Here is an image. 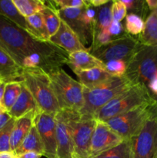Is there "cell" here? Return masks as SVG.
<instances>
[{"label": "cell", "mask_w": 157, "mask_h": 158, "mask_svg": "<svg viewBox=\"0 0 157 158\" xmlns=\"http://www.w3.org/2000/svg\"><path fill=\"white\" fill-rule=\"evenodd\" d=\"M49 2L57 10L67 8H82L87 6L86 2L83 0H53Z\"/></svg>", "instance_id": "obj_34"}, {"label": "cell", "mask_w": 157, "mask_h": 158, "mask_svg": "<svg viewBox=\"0 0 157 158\" xmlns=\"http://www.w3.org/2000/svg\"><path fill=\"white\" fill-rule=\"evenodd\" d=\"M137 38L143 45L157 47V18L152 12L146 19L144 30Z\"/></svg>", "instance_id": "obj_25"}, {"label": "cell", "mask_w": 157, "mask_h": 158, "mask_svg": "<svg viewBox=\"0 0 157 158\" xmlns=\"http://www.w3.org/2000/svg\"><path fill=\"white\" fill-rule=\"evenodd\" d=\"M55 117V115L39 110L34 120V125L38 131L44 148V156L47 158H57Z\"/></svg>", "instance_id": "obj_11"}, {"label": "cell", "mask_w": 157, "mask_h": 158, "mask_svg": "<svg viewBox=\"0 0 157 158\" xmlns=\"http://www.w3.org/2000/svg\"><path fill=\"white\" fill-rule=\"evenodd\" d=\"M0 46L22 66L23 60L34 53L66 55V51L49 42L33 38L7 19L0 15Z\"/></svg>", "instance_id": "obj_1"}, {"label": "cell", "mask_w": 157, "mask_h": 158, "mask_svg": "<svg viewBox=\"0 0 157 158\" xmlns=\"http://www.w3.org/2000/svg\"><path fill=\"white\" fill-rule=\"evenodd\" d=\"M66 64L71 68L73 72L79 70L100 68L106 69L105 63L94 56L88 51H77L69 54Z\"/></svg>", "instance_id": "obj_18"}, {"label": "cell", "mask_w": 157, "mask_h": 158, "mask_svg": "<svg viewBox=\"0 0 157 158\" xmlns=\"http://www.w3.org/2000/svg\"><path fill=\"white\" fill-rule=\"evenodd\" d=\"M42 154L35 152H26L17 156V158H41Z\"/></svg>", "instance_id": "obj_40"}, {"label": "cell", "mask_w": 157, "mask_h": 158, "mask_svg": "<svg viewBox=\"0 0 157 158\" xmlns=\"http://www.w3.org/2000/svg\"><path fill=\"white\" fill-rule=\"evenodd\" d=\"M93 158H134L131 140H124L115 148H111Z\"/></svg>", "instance_id": "obj_28"}, {"label": "cell", "mask_w": 157, "mask_h": 158, "mask_svg": "<svg viewBox=\"0 0 157 158\" xmlns=\"http://www.w3.org/2000/svg\"><path fill=\"white\" fill-rule=\"evenodd\" d=\"M5 86H6V83H0V106H1V104H2V101L3 95H4Z\"/></svg>", "instance_id": "obj_43"}, {"label": "cell", "mask_w": 157, "mask_h": 158, "mask_svg": "<svg viewBox=\"0 0 157 158\" xmlns=\"http://www.w3.org/2000/svg\"><path fill=\"white\" fill-rule=\"evenodd\" d=\"M0 83H1V82H0Z\"/></svg>", "instance_id": "obj_48"}, {"label": "cell", "mask_w": 157, "mask_h": 158, "mask_svg": "<svg viewBox=\"0 0 157 158\" xmlns=\"http://www.w3.org/2000/svg\"><path fill=\"white\" fill-rule=\"evenodd\" d=\"M32 110H40L38 109L36 102L30 91L22 81L21 93L8 114L12 118L17 120Z\"/></svg>", "instance_id": "obj_19"}, {"label": "cell", "mask_w": 157, "mask_h": 158, "mask_svg": "<svg viewBox=\"0 0 157 158\" xmlns=\"http://www.w3.org/2000/svg\"><path fill=\"white\" fill-rule=\"evenodd\" d=\"M84 7L67 8L57 10L60 19L66 23L78 37L83 46L92 43V29L83 20Z\"/></svg>", "instance_id": "obj_14"}, {"label": "cell", "mask_w": 157, "mask_h": 158, "mask_svg": "<svg viewBox=\"0 0 157 158\" xmlns=\"http://www.w3.org/2000/svg\"><path fill=\"white\" fill-rule=\"evenodd\" d=\"M57 140V158H72L73 134L81 118L78 111L61 109L55 117Z\"/></svg>", "instance_id": "obj_7"}, {"label": "cell", "mask_w": 157, "mask_h": 158, "mask_svg": "<svg viewBox=\"0 0 157 158\" xmlns=\"http://www.w3.org/2000/svg\"><path fill=\"white\" fill-rule=\"evenodd\" d=\"M18 12L25 17L39 12L46 7L45 1L40 0H12Z\"/></svg>", "instance_id": "obj_29"}, {"label": "cell", "mask_w": 157, "mask_h": 158, "mask_svg": "<svg viewBox=\"0 0 157 158\" xmlns=\"http://www.w3.org/2000/svg\"><path fill=\"white\" fill-rule=\"evenodd\" d=\"M26 19L28 26V32L33 38L40 41H49L50 37L48 33L47 29L45 25L44 19L41 12H37Z\"/></svg>", "instance_id": "obj_23"}, {"label": "cell", "mask_w": 157, "mask_h": 158, "mask_svg": "<svg viewBox=\"0 0 157 158\" xmlns=\"http://www.w3.org/2000/svg\"><path fill=\"white\" fill-rule=\"evenodd\" d=\"M152 100H153V103H154V104H155V106H157V98L152 99Z\"/></svg>", "instance_id": "obj_45"}, {"label": "cell", "mask_w": 157, "mask_h": 158, "mask_svg": "<svg viewBox=\"0 0 157 158\" xmlns=\"http://www.w3.org/2000/svg\"><path fill=\"white\" fill-rule=\"evenodd\" d=\"M126 12H127V9L122 0L112 1V14L113 20L117 22H122L126 18Z\"/></svg>", "instance_id": "obj_35"}, {"label": "cell", "mask_w": 157, "mask_h": 158, "mask_svg": "<svg viewBox=\"0 0 157 158\" xmlns=\"http://www.w3.org/2000/svg\"><path fill=\"white\" fill-rule=\"evenodd\" d=\"M106 70L112 77H121L125 76L126 64L123 60H111L105 63Z\"/></svg>", "instance_id": "obj_33"}, {"label": "cell", "mask_w": 157, "mask_h": 158, "mask_svg": "<svg viewBox=\"0 0 157 158\" xmlns=\"http://www.w3.org/2000/svg\"><path fill=\"white\" fill-rule=\"evenodd\" d=\"M22 81L10 82L6 83L3 95L2 101V107L6 112H9L18 99L20 93H21Z\"/></svg>", "instance_id": "obj_27"}, {"label": "cell", "mask_w": 157, "mask_h": 158, "mask_svg": "<svg viewBox=\"0 0 157 158\" xmlns=\"http://www.w3.org/2000/svg\"><path fill=\"white\" fill-rule=\"evenodd\" d=\"M134 158H155L157 156V106L152 102L151 114L141 131L130 139Z\"/></svg>", "instance_id": "obj_10"}, {"label": "cell", "mask_w": 157, "mask_h": 158, "mask_svg": "<svg viewBox=\"0 0 157 158\" xmlns=\"http://www.w3.org/2000/svg\"><path fill=\"white\" fill-rule=\"evenodd\" d=\"M151 12H152V13H153L154 15H155V17H156V18H157V7L155 8V9H154V10H152Z\"/></svg>", "instance_id": "obj_44"}, {"label": "cell", "mask_w": 157, "mask_h": 158, "mask_svg": "<svg viewBox=\"0 0 157 158\" xmlns=\"http://www.w3.org/2000/svg\"><path fill=\"white\" fill-rule=\"evenodd\" d=\"M145 28V22L143 19L135 14L129 13L126 16L125 31L129 35H139Z\"/></svg>", "instance_id": "obj_30"}, {"label": "cell", "mask_w": 157, "mask_h": 158, "mask_svg": "<svg viewBox=\"0 0 157 158\" xmlns=\"http://www.w3.org/2000/svg\"><path fill=\"white\" fill-rule=\"evenodd\" d=\"M123 4L126 6V9L131 11L130 13L135 14L139 15L143 19V18H146L149 16L147 15L148 11L149 10L146 1H132V0H126V1H122Z\"/></svg>", "instance_id": "obj_32"}, {"label": "cell", "mask_w": 157, "mask_h": 158, "mask_svg": "<svg viewBox=\"0 0 157 158\" xmlns=\"http://www.w3.org/2000/svg\"><path fill=\"white\" fill-rule=\"evenodd\" d=\"M147 89L152 99L157 98V73L149 82Z\"/></svg>", "instance_id": "obj_37"}, {"label": "cell", "mask_w": 157, "mask_h": 158, "mask_svg": "<svg viewBox=\"0 0 157 158\" xmlns=\"http://www.w3.org/2000/svg\"><path fill=\"white\" fill-rule=\"evenodd\" d=\"M15 121V119L12 118L6 123V126L0 130V152L12 151L10 139Z\"/></svg>", "instance_id": "obj_31"}, {"label": "cell", "mask_w": 157, "mask_h": 158, "mask_svg": "<svg viewBox=\"0 0 157 158\" xmlns=\"http://www.w3.org/2000/svg\"><path fill=\"white\" fill-rule=\"evenodd\" d=\"M152 102L153 100L147 88L142 85H132L103 106L94 115V118L105 122L138 106Z\"/></svg>", "instance_id": "obj_5"}, {"label": "cell", "mask_w": 157, "mask_h": 158, "mask_svg": "<svg viewBox=\"0 0 157 158\" xmlns=\"http://www.w3.org/2000/svg\"><path fill=\"white\" fill-rule=\"evenodd\" d=\"M49 41L66 51L68 54L82 50L90 52L89 49L83 46L76 34L62 20L58 30L51 37Z\"/></svg>", "instance_id": "obj_15"}, {"label": "cell", "mask_w": 157, "mask_h": 158, "mask_svg": "<svg viewBox=\"0 0 157 158\" xmlns=\"http://www.w3.org/2000/svg\"><path fill=\"white\" fill-rule=\"evenodd\" d=\"M155 158H157V156H156V157H155Z\"/></svg>", "instance_id": "obj_47"}, {"label": "cell", "mask_w": 157, "mask_h": 158, "mask_svg": "<svg viewBox=\"0 0 157 158\" xmlns=\"http://www.w3.org/2000/svg\"><path fill=\"white\" fill-rule=\"evenodd\" d=\"M39 110H32L23 117L15 120L11 134L10 145L12 151L15 152L25 137L28 135L34 125L35 115Z\"/></svg>", "instance_id": "obj_17"}, {"label": "cell", "mask_w": 157, "mask_h": 158, "mask_svg": "<svg viewBox=\"0 0 157 158\" xmlns=\"http://www.w3.org/2000/svg\"><path fill=\"white\" fill-rule=\"evenodd\" d=\"M0 15L28 32L26 19L18 12L12 0H0Z\"/></svg>", "instance_id": "obj_22"}, {"label": "cell", "mask_w": 157, "mask_h": 158, "mask_svg": "<svg viewBox=\"0 0 157 158\" xmlns=\"http://www.w3.org/2000/svg\"><path fill=\"white\" fill-rule=\"evenodd\" d=\"M22 71L23 68L0 46V82L8 83L22 81Z\"/></svg>", "instance_id": "obj_16"}, {"label": "cell", "mask_w": 157, "mask_h": 158, "mask_svg": "<svg viewBox=\"0 0 157 158\" xmlns=\"http://www.w3.org/2000/svg\"><path fill=\"white\" fill-rule=\"evenodd\" d=\"M22 81L30 91L40 110L56 115L61 109L46 72L39 69L23 68Z\"/></svg>", "instance_id": "obj_3"}, {"label": "cell", "mask_w": 157, "mask_h": 158, "mask_svg": "<svg viewBox=\"0 0 157 158\" xmlns=\"http://www.w3.org/2000/svg\"><path fill=\"white\" fill-rule=\"evenodd\" d=\"M74 73L78 77V82L84 87H92L107 81L113 77L106 69L100 68L75 71Z\"/></svg>", "instance_id": "obj_20"}, {"label": "cell", "mask_w": 157, "mask_h": 158, "mask_svg": "<svg viewBox=\"0 0 157 158\" xmlns=\"http://www.w3.org/2000/svg\"><path fill=\"white\" fill-rule=\"evenodd\" d=\"M157 73V47L142 45L126 63L125 76L133 83L147 88Z\"/></svg>", "instance_id": "obj_6"}, {"label": "cell", "mask_w": 157, "mask_h": 158, "mask_svg": "<svg viewBox=\"0 0 157 158\" xmlns=\"http://www.w3.org/2000/svg\"><path fill=\"white\" fill-rule=\"evenodd\" d=\"M134 85L126 76L113 77L104 83L92 87L83 86L84 105L81 115L93 117L106 103Z\"/></svg>", "instance_id": "obj_2"}, {"label": "cell", "mask_w": 157, "mask_h": 158, "mask_svg": "<svg viewBox=\"0 0 157 158\" xmlns=\"http://www.w3.org/2000/svg\"><path fill=\"white\" fill-rule=\"evenodd\" d=\"M112 1H110L106 4L96 8V18L95 23L92 26V38L95 34L101 31L108 29L109 25L112 22Z\"/></svg>", "instance_id": "obj_24"}, {"label": "cell", "mask_w": 157, "mask_h": 158, "mask_svg": "<svg viewBox=\"0 0 157 158\" xmlns=\"http://www.w3.org/2000/svg\"><path fill=\"white\" fill-rule=\"evenodd\" d=\"M108 31H109L111 36L115 37L113 39L123 36V35L126 33L121 22H117L115 21V20H112L111 24L109 25V28H108Z\"/></svg>", "instance_id": "obj_36"}, {"label": "cell", "mask_w": 157, "mask_h": 158, "mask_svg": "<svg viewBox=\"0 0 157 158\" xmlns=\"http://www.w3.org/2000/svg\"><path fill=\"white\" fill-rule=\"evenodd\" d=\"M124 139L112 131L105 122L97 120L91 141L89 158L96 157L99 154L115 148Z\"/></svg>", "instance_id": "obj_13"}, {"label": "cell", "mask_w": 157, "mask_h": 158, "mask_svg": "<svg viewBox=\"0 0 157 158\" xmlns=\"http://www.w3.org/2000/svg\"><path fill=\"white\" fill-rule=\"evenodd\" d=\"M109 2V0H88V1H86V3L89 6H92V7L99 8L100 6L108 3Z\"/></svg>", "instance_id": "obj_39"}, {"label": "cell", "mask_w": 157, "mask_h": 158, "mask_svg": "<svg viewBox=\"0 0 157 158\" xmlns=\"http://www.w3.org/2000/svg\"><path fill=\"white\" fill-rule=\"evenodd\" d=\"M26 152H35L44 156V148L35 125L32 126L28 135L25 137L15 153L18 156Z\"/></svg>", "instance_id": "obj_21"}, {"label": "cell", "mask_w": 157, "mask_h": 158, "mask_svg": "<svg viewBox=\"0 0 157 158\" xmlns=\"http://www.w3.org/2000/svg\"><path fill=\"white\" fill-rule=\"evenodd\" d=\"M3 112H6V111H5L4 110H3V108L1 106H0V114H1L2 113H3Z\"/></svg>", "instance_id": "obj_46"}, {"label": "cell", "mask_w": 157, "mask_h": 158, "mask_svg": "<svg viewBox=\"0 0 157 158\" xmlns=\"http://www.w3.org/2000/svg\"><path fill=\"white\" fill-rule=\"evenodd\" d=\"M0 158H17V155L13 151L0 152Z\"/></svg>", "instance_id": "obj_41"}, {"label": "cell", "mask_w": 157, "mask_h": 158, "mask_svg": "<svg viewBox=\"0 0 157 158\" xmlns=\"http://www.w3.org/2000/svg\"><path fill=\"white\" fill-rule=\"evenodd\" d=\"M46 7L41 11L44 19L45 25L47 29L49 37H52L55 35L61 25L62 19L58 15L57 9L51 5L50 2L45 1Z\"/></svg>", "instance_id": "obj_26"}, {"label": "cell", "mask_w": 157, "mask_h": 158, "mask_svg": "<svg viewBox=\"0 0 157 158\" xmlns=\"http://www.w3.org/2000/svg\"><path fill=\"white\" fill-rule=\"evenodd\" d=\"M12 119L9 114L7 112H3L0 114V130L6 126V123Z\"/></svg>", "instance_id": "obj_38"}, {"label": "cell", "mask_w": 157, "mask_h": 158, "mask_svg": "<svg viewBox=\"0 0 157 158\" xmlns=\"http://www.w3.org/2000/svg\"><path fill=\"white\" fill-rule=\"evenodd\" d=\"M47 74L60 109L73 110L79 112L84 105L83 85L72 78L62 68Z\"/></svg>", "instance_id": "obj_4"}, {"label": "cell", "mask_w": 157, "mask_h": 158, "mask_svg": "<svg viewBox=\"0 0 157 158\" xmlns=\"http://www.w3.org/2000/svg\"><path fill=\"white\" fill-rule=\"evenodd\" d=\"M146 2L151 12L157 7V0H146Z\"/></svg>", "instance_id": "obj_42"}, {"label": "cell", "mask_w": 157, "mask_h": 158, "mask_svg": "<svg viewBox=\"0 0 157 158\" xmlns=\"http://www.w3.org/2000/svg\"><path fill=\"white\" fill-rule=\"evenodd\" d=\"M151 103H146L135 109L105 121V123L124 140L131 139L141 131L151 114Z\"/></svg>", "instance_id": "obj_8"}, {"label": "cell", "mask_w": 157, "mask_h": 158, "mask_svg": "<svg viewBox=\"0 0 157 158\" xmlns=\"http://www.w3.org/2000/svg\"><path fill=\"white\" fill-rule=\"evenodd\" d=\"M142 45L137 36L126 33L90 52L104 63L111 60H123L126 64Z\"/></svg>", "instance_id": "obj_9"}, {"label": "cell", "mask_w": 157, "mask_h": 158, "mask_svg": "<svg viewBox=\"0 0 157 158\" xmlns=\"http://www.w3.org/2000/svg\"><path fill=\"white\" fill-rule=\"evenodd\" d=\"M96 122L93 117L81 115L74 131L72 158H89L91 141Z\"/></svg>", "instance_id": "obj_12"}]
</instances>
